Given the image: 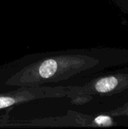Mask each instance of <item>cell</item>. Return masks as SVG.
Listing matches in <instances>:
<instances>
[{"label": "cell", "instance_id": "cell-1", "mask_svg": "<svg viewBox=\"0 0 128 129\" xmlns=\"http://www.w3.org/2000/svg\"><path fill=\"white\" fill-rule=\"evenodd\" d=\"M88 63L84 56L59 55L29 64L10 77L6 84L19 87H36L48 82L64 81L84 70Z\"/></svg>", "mask_w": 128, "mask_h": 129}, {"label": "cell", "instance_id": "cell-2", "mask_svg": "<svg viewBox=\"0 0 128 129\" xmlns=\"http://www.w3.org/2000/svg\"><path fill=\"white\" fill-rule=\"evenodd\" d=\"M69 88L21 87L16 91L0 94V110L35 99L64 97L68 95Z\"/></svg>", "mask_w": 128, "mask_h": 129}, {"label": "cell", "instance_id": "cell-3", "mask_svg": "<svg viewBox=\"0 0 128 129\" xmlns=\"http://www.w3.org/2000/svg\"><path fill=\"white\" fill-rule=\"evenodd\" d=\"M118 85V79L114 76L106 77L100 79L95 84V89L100 93H107L112 91Z\"/></svg>", "mask_w": 128, "mask_h": 129}, {"label": "cell", "instance_id": "cell-4", "mask_svg": "<svg viewBox=\"0 0 128 129\" xmlns=\"http://www.w3.org/2000/svg\"><path fill=\"white\" fill-rule=\"evenodd\" d=\"M94 122L98 125H111L112 124V119L110 117L107 116H97Z\"/></svg>", "mask_w": 128, "mask_h": 129}]
</instances>
